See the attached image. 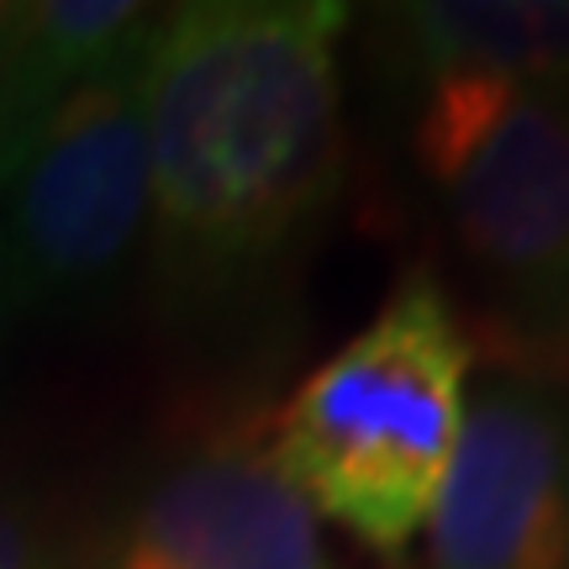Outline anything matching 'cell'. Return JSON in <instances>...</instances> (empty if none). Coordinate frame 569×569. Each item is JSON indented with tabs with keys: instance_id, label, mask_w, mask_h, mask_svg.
Returning a JSON list of instances; mask_svg holds the SVG:
<instances>
[{
	"instance_id": "1",
	"label": "cell",
	"mask_w": 569,
	"mask_h": 569,
	"mask_svg": "<svg viewBox=\"0 0 569 569\" xmlns=\"http://www.w3.org/2000/svg\"><path fill=\"white\" fill-rule=\"evenodd\" d=\"M338 0H201L142 53L148 243L184 306L264 296L348 174Z\"/></svg>"
},
{
	"instance_id": "2",
	"label": "cell",
	"mask_w": 569,
	"mask_h": 569,
	"mask_svg": "<svg viewBox=\"0 0 569 569\" xmlns=\"http://www.w3.org/2000/svg\"><path fill=\"white\" fill-rule=\"evenodd\" d=\"M469 365L475 343L443 284L411 269L375 322L290 390L264 459L365 549L401 553L453 459Z\"/></svg>"
},
{
	"instance_id": "3",
	"label": "cell",
	"mask_w": 569,
	"mask_h": 569,
	"mask_svg": "<svg viewBox=\"0 0 569 569\" xmlns=\"http://www.w3.org/2000/svg\"><path fill=\"white\" fill-rule=\"evenodd\" d=\"M417 159L507 322L569 338V96L496 74H438Z\"/></svg>"
},
{
	"instance_id": "4",
	"label": "cell",
	"mask_w": 569,
	"mask_h": 569,
	"mask_svg": "<svg viewBox=\"0 0 569 569\" xmlns=\"http://www.w3.org/2000/svg\"><path fill=\"white\" fill-rule=\"evenodd\" d=\"M148 38L69 90L0 169V280L17 311L101 301L148 243Z\"/></svg>"
},
{
	"instance_id": "5",
	"label": "cell",
	"mask_w": 569,
	"mask_h": 569,
	"mask_svg": "<svg viewBox=\"0 0 569 569\" xmlns=\"http://www.w3.org/2000/svg\"><path fill=\"white\" fill-rule=\"evenodd\" d=\"M427 569H569V422L543 380L496 375L465 401Z\"/></svg>"
},
{
	"instance_id": "6",
	"label": "cell",
	"mask_w": 569,
	"mask_h": 569,
	"mask_svg": "<svg viewBox=\"0 0 569 569\" xmlns=\"http://www.w3.org/2000/svg\"><path fill=\"white\" fill-rule=\"evenodd\" d=\"M96 569H332L317 511L253 448L169 465L106 532Z\"/></svg>"
},
{
	"instance_id": "7",
	"label": "cell",
	"mask_w": 569,
	"mask_h": 569,
	"mask_svg": "<svg viewBox=\"0 0 569 569\" xmlns=\"http://www.w3.org/2000/svg\"><path fill=\"white\" fill-rule=\"evenodd\" d=\"M153 11L132 0H42L0 6V169L53 106L153 32Z\"/></svg>"
},
{
	"instance_id": "8",
	"label": "cell",
	"mask_w": 569,
	"mask_h": 569,
	"mask_svg": "<svg viewBox=\"0 0 569 569\" xmlns=\"http://www.w3.org/2000/svg\"><path fill=\"white\" fill-rule=\"evenodd\" d=\"M386 27L417 80L496 74L569 96V0H422L390 6Z\"/></svg>"
},
{
	"instance_id": "9",
	"label": "cell",
	"mask_w": 569,
	"mask_h": 569,
	"mask_svg": "<svg viewBox=\"0 0 569 569\" xmlns=\"http://www.w3.org/2000/svg\"><path fill=\"white\" fill-rule=\"evenodd\" d=\"M0 569H42L32 528H27V517L11 501H0Z\"/></svg>"
},
{
	"instance_id": "10",
	"label": "cell",
	"mask_w": 569,
	"mask_h": 569,
	"mask_svg": "<svg viewBox=\"0 0 569 569\" xmlns=\"http://www.w3.org/2000/svg\"><path fill=\"white\" fill-rule=\"evenodd\" d=\"M11 311H17V306H11V296H6V280H0V327L11 322Z\"/></svg>"
}]
</instances>
